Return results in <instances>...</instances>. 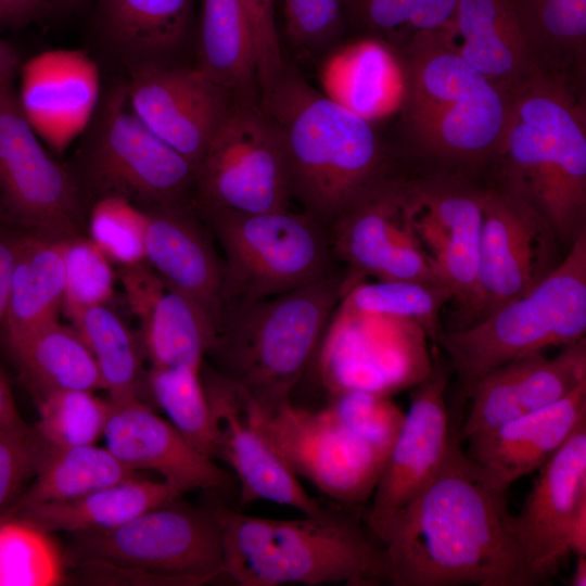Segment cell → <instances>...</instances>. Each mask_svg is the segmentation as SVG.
<instances>
[{"mask_svg":"<svg viewBox=\"0 0 586 586\" xmlns=\"http://www.w3.org/2000/svg\"><path fill=\"white\" fill-rule=\"evenodd\" d=\"M116 276L139 321L151 367H201L214 341L209 316L145 262L118 266Z\"/></svg>","mask_w":586,"mask_h":586,"instance_id":"24","label":"cell"},{"mask_svg":"<svg viewBox=\"0 0 586 586\" xmlns=\"http://www.w3.org/2000/svg\"><path fill=\"white\" fill-rule=\"evenodd\" d=\"M319 78L324 94L369 122L388 113L405 91L391 47L372 37L331 54Z\"/></svg>","mask_w":586,"mask_h":586,"instance_id":"32","label":"cell"},{"mask_svg":"<svg viewBox=\"0 0 586 586\" xmlns=\"http://www.w3.org/2000/svg\"><path fill=\"white\" fill-rule=\"evenodd\" d=\"M199 67L225 92L257 81L253 31L239 0H202Z\"/></svg>","mask_w":586,"mask_h":586,"instance_id":"34","label":"cell"},{"mask_svg":"<svg viewBox=\"0 0 586 586\" xmlns=\"http://www.w3.org/2000/svg\"><path fill=\"white\" fill-rule=\"evenodd\" d=\"M129 69L125 88L133 113L196 168L226 111L227 92L199 66L146 63Z\"/></svg>","mask_w":586,"mask_h":586,"instance_id":"19","label":"cell"},{"mask_svg":"<svg viewBox=\"0 0 586 586\" xmlns=\"http://www.w3.org/2000/svg\"><path fill=\"white\" fill-rule=\"evenodd\" d=\"M192 0H97L94 21L106 46L130 67L162 63L183 40Z\"/></svg>","mask_w":586,"mask_h":586,"instance_id":"28","label":"cell"},{"mask_svg":"<svg viewBox=\"0 0 586 586\" xmlns=\"http://www.w3.org/2000/svg\"><path fill=\"white\" fill-rule=\"evenodd\" d=\"M507 489L460 447L380 537L393 586H534L511 528Z\"/></svg>","mask_w":586,"mask_h":586,"instance_id":"1","label":"cell"},{"mask_svg":"<svg viewBox=\"0 0 586 586\" xmlns=\"http://www.w3.org/2000/svg\"><path fill=\"white\" fill-rule=\"evenodd\" d=\"M542 47L582 52L586 42V0H520Z\"/></svg>","mask_w":586,"mask_h":586,"instance_id":"46","label":"cell"},{"mask_svg":"<svg viewBox=\"0 0 586 586\" xmlns=\"http://www.w3.org/2000/svg\"><path fill=\"white\" fill-rule=\"evenodd\" d=\"M426 336L415 321L355 311L339 302L313 358L318 380L328 397L348 391L392 396L415 387L434 365Z\"/></svg>","mask_w":586,"mask_h":586,"instance_id":"14","label":"cell"},{"mask_svg":"<svg viewBox=\"0 0 586 586\" xmlns=\"http://www.w3.org/2000/svg\"><path fill=\"white\" fill-rule=\"evenodd\" d=\"M64 241L22 233L2 326L7 345L59 320L65 291Z\"/></svg>","mask_w":586,"mask_h":586,"instance_id":"31","label":"cell"},{"mask_svg":"<svg viewBox=\"0 0 586 586\" xmlns=\"http://www.w3.org/2000/svg\"><path fill=\"white\" fill-rule=\"evenodd\" d=\"M199 215L224 253L221 306L277 296L339 271L328 228L304 212Z\"/></svg>","mask_w":586,"mask_h":586,"instance_id":"10","label":"cell"},{"mask_svg":"<svg viewBox=\"0 0 586 586\" xmlns=\"http://www.w3.org/2000/svg\"><path fill=\"white\" fill-rule=\"evenodd\" d=\"M569 549L576 556H586V504L578 509L571 524Z\"/></svg>","mask_w":586,"mask_h":586,"instance_id":"52","label":"cell"},{"mask_svg":"<svg viewBox=\"0 0 586 586\" xmlns=\"http://www.w3.org/2000/svg\"><path fill=\"white\" fill-rule=\"evenodd\" d=\"M328 399V406L345 425L372 445L391 450L405 418L391 396L348 391Z\"/></svg>","mask_w":586,"mask_h":586,"instance_id":"45","label":"cell"},{"mask_svg":"<svg viewBox=\"0 0 586 586\" xmlns=\"http://www.w3.org/2000/svg\"><path fill=\"white\" fill-rule=\"evenodd\" d=\"M21 69L20 59L15 50L0 40V86L13 84V79Z\"/></svg>","mask_w":586,"mask_h":586,"instance_id":"53","label":"cell"},{"mask_svg":"<svg viewBox=\"0 0 586 586\" xmlns=\"http://www.w3.org/2000/svg\"><path fill=\"white\" fill-rule=\"evenodd\" d=\"M103 437L124 464L137 472H155L182 494L225 492L233 484L229 471L198 451L140 397L111 402Z\"/></svg>","mask_w":586,"mask_h":586,"instance_id":"22","label":"cell"},{"mask_svg":"<svg viewBox=\"0 0 586 586\" xmlns=\"http://www.w3.org/2000/svg\"><path fill=\"white\" fill-rule=\"evenodd\" d=\"M219 528L224 575L241 586H375L388 583L383 546L349 507H324L298 519L249 515L208 506Z\"/></svg>","mask_w":586,"mask_h":586,"instance_id":"3","label":"cell"},{"mask_svg":"<svg viewBox=\"0 0 586 586\" xmlns=\"http://www.w3.org/2000/svg\"><path fill=\"white\" fill-rule=\"evenodd\" d=\"M344 293L339 270L277 296L226 303L205 357L257 407L290 400Z\"/></svg>","mask_w":586,"mask_h":586,"instance_id":"5","label":"cell"},{"mask_svg":"<svg viewBox=\"0 0 586 586\" xmlns=\"http://www.w3.org/2000/svg\"><path fill=\"white\" fill-rule=\"evenodd\" d=\"M64 266L63 309L67 316L90 306L107 305L116 275L112 262L89 237L64 241Z\"/></svg>","mask_w":586,"mask_h":586,"instance_id":"43","label":"cell"},{"mask_svg":"<svg viewBox=\"0 0 586 586\" xmlns=\"http://www.w3.org/2000/svg\"><path fill=\"white\" fill-rule=\"evenodd\" d=\"M586 332V229L530 292L462 328L442 330L463 399L484 374L506 362L565 346Z\"/></svg>","mask_w":586,"mask_h":586,"instance_id":"6","label":"cell"},{"mask_svg":"<svg viewBox=\"0 0 586 586\" xmlns=\"http://www.w3.org/2000/svg\"><path fill=\"white\" fill-rule=\"evenodd\" d=\"M48 450L35 426L23 419L0 429V517L15 507Z\"/></svg>","mask_w":586,"mask_h":586,"instance_id":"44","label":"cell"},{"mask_svg":"<svg viewBox=\"0 0 586 586\" xmlns=\"http://www.w3.org/2000/svg\"><path fill=\"white\" fill-rule=\"evenodd\" d=\"M215 431V460L224 461L240 484L242 507L258 500L289 506L315 514L323 506L302 486L300 479L245 412L238 385L211 366L201 367Z\"/></svg>","mask_w":586,"mask_h":586,"instance_id":"17","label":"cell"},{"mask_svg":"<svg viewBox=\"0 0 586 586\" xmlns=\"http://www.w3.org/2000/svg\"><path fill=\"white\" fill-rule=\"evenodd\" d=\"M87 231L117 266L144 262L145 213L129 201L115 196L93 201Z\"/></svg>","mask_w":586,"mask_h":586,"instance_id":"42","label":"cell"},{"mask_svg":"<svg viewBox=\"0 0 586 586\" xmlns=\"http://www.w3.org/2000/svg\"><path fill=\"white\" fill-rule=\"evenodd\" d=\"M51 0H0V27H17L39 17Z\"/></svg>","mask_w":586,"mask_h":586,"instance_id":"50","label":"cell"},{"mask_svg":"<svg viewBox=\"0 0 586 586\" xmlns=\"http://www.w3.org/2000/svg\"><path fill=\"white\" fill-rule=\"evenodd\" d=\"M178 499L110 532L77 535L78 563L103 582L189 586L224 576L220 533L212 511Z\"/></svg>","mask_w":586,"mask_h":586,"instance_id":"8","label":"cell"},{"mask_svg":"<svg viewBox=\"0 0 586 586\" xmlns=\"http://www.w3.org/2000/svg\"><path fill=\"white\" fill-rule=\"evenodd\" d=\"M262 107L280 137L291 200L328 230L388 179L370 122L293 72L262 95Z\"/></svg>","mask_w":586,"mask_h":586,"instance_id":"2","label":"cell"},{"mask_svg":"<svg viewBox=\"0 0 586 586\" xmlns=\"http://www.w3.org/2000/svg\"><path fill=\"white\" fill-rule=\"evenodd\" d=\"M201 367H150L143 382L171 425L198 451L215 460V431Z\"/></svg>","mask_w":586,"mask_h":586,"instance_id":"38","label":"cell"},{"mask_svg":"<svg viewBox=\"0 0 586 586\" xmlns=\"http://www.w3.org/2000/svg\"><path fill=\"white\" fill-rule=\"evenodd\" d=\"M38 421L34 425L50 448L92 445L103 436L111 402L78 388L36 394Z\"/></svg>","mask_w":586,"mask_h":586,"instance_id":"41","label":"cell"},{"mask_svg":"<svg viewBox=\"0 0 586 586\" xmlns=\"http://www.w3.org/2000/svg\"><path fill=\"white\" fill-rule=\"evenodd\" d=\"M448 301L451 293L442 283L377 280L352 286L340 304L355 311L415 321L436 341L442 331L440 311Z\"/></svg>","mask_w":586,"mask_h":586,"instance_id":"40","label":"cell"},{"mask_svg":"<svg viewBox=\"0 0 586 586\" xmlns=\"http://www.w3.org/2000/svg\"><path fill=\"white\" fill-rule=\"evenodd\" d=\"M291 202L278 130L264 109L227 105L196 166L194 208L258 214Z\"/></svg>","mask_w":586,"mask_h":586,"instance_id":"13","label":"cell"},{"mask_svg":"<svg viewBox=\"0 0 586 586\" xmlns=\"http://www.w3.org/2000/svg\"><path fill=\"white\" fill-rule=\"evenodd\" d=\"M586 421V382L542 409L476 433L468 457L501 488L538 470Z\"/></svg>","mask_w":586,"mask_h":586,"instance_id":"27","label":"cell"},{"mask_svg":"<svg viewBox=\"0 0 586 586\" xmlns=\"http://www.w3.org/2000/svg\"><path fill=\"white\" fill-rule=\"evenodd\" d=\"M72 1H81V0H72Z\"/></svg>","mask_w":586,"mask_h":586,"instance_id":"55","label":"cell"},{"mask_svg":"<svg viewBox=\"0 0 586 586\" xmlns=\"http://www.w3.org/2000/svg\"><path fill=\"white\" fill-rule=\"evenodd\" d=\"M342 12L341 0H284L286 35L301 49H316L335 34Z\"/></svg>","mask_w":586,"mask_h":586,"instance_id":"47","label":"cell"},{"mask_svg":"<svg viewBox=\"0 0 586 586\" xmlns=\"http://www.w3.org/2000/svg\"><path fill=\"white\" fill-rule=\"evenodd\" d=\"M82 135L71 171L84 196L122 198L142 209L194 207L195 166L138 118L125 85L106 91Z\"/></svg>","mask_w":586,"mask_h":586,"instance_id":"9","label":"cell"},{"mask_svg":"<svg viewBox=\"0 0 586 586\" xmlns=\"http://www.w3.org/2000/svg\"><path fill=\"white\" fill-rule=\"evenodd\" d=\"M0 224L59 241L87 230L78 182L26 120L13 84L0 86Z\"/></svg>","mask_w":586,"mask_h":586,"instance_id":"12","label":"cell"},{"mask_svg":"<svg viewBox=\"0 0 586 586\" xmlns=\"http://www.w3.org/2000/svg\"><path fill=\"white\" fill-rule=\"evenodd\" d=\"M557 241L550 225L525 201L502 188L483 191L477 293L466 326L535 288L560 263Z\"/></svg>","mask_w":586,"mask_h":586,"instance_id":"15","label":"cell"},{"mask_svg":"<svg viewBox=\"0 0 586 586\" xmlns=\"http://www.w3.org/2000/svg\"><path fill=\"white\" fill-rule=\"evenodd\" d=\"M353 22L388 47L407 51L436 37L450 20L457 0H341Z\"/></svg>","mask_w":586,"mask_h":586,"instance_id":"37","label":"cell"},{"mask_svg":"<svg viewBox=\"0 0 586 586\" xmlns=\"http://www.w3.org/2000/svg\"><path fill=\"white\" fill-rule=\"evenodd\" d=\"M143 211L144 262L170 286L196 303L215 326L222 304V259L209 228L204 227L193 206Z\"/></svg>","mask_w":586,"mask_h":586,"instance_id":"26","label":"cell"},{"mask_svg":"<svg viewBox=\"0 0 586 586\" xmlns=\"http://www.w3.org/2000/svg\"><path fill=\"white\" fill-rule=\"evenodd\" d=\"M586 382L585 337L563 346L552 358L535 354L496 367L468 393L470 410L460 440L549 406Z\"/></svg>","mask_w":586,"mask_h":586,"instance_id":"23","label":"cell"},{"mask_svg":"<svg viewBox=\"0 0 586 586\" xmlns=\"http://www.w3.org/2000/svg\"><path fill=\"white\" fill-rule=\"evenodd\" d=\"M7 346L35 395L65 388L102 390L86 344L73 327L59 320Z\"/></svg>","mask_w":586,"mask_h":586,"instance_id":"33","label":"cell"},{"mask_svg":"<svg viewBox=\"0 0 586 586\" xmlns=\"http://www.w3.org/2000/svg\"><path fill=\"white\" fill-rule=\"evenodd\" d=\"M138 475L106 447L95 444L49 447L33 482L11 512L36 505L73 500Z\"/></svg>","mask_w":586,"mask_h":586,"instance_id":"35","label":"cell"},{"mask_svg":"<svg viewBox=\"0 0 586 586\" xmlns=\"http://www.w3.org/2000/svg\"><path fill=\"white\" fill-rule=\"evenodd\" d=\"M16 93L33 130L61 155L90 125L101 100V75L85 50H47L21 66Z\"/></svg>","mask_w":586,"mask_h":586,"instance_id":"21","label":"cell"},{"mask_svg":"<svg viewBox=\"0 0 586 586\" xmlns=\"http://www.w3.org/2000/svg\"><path fill=\"white\" fill-rule=\"evenodd\" d=\"M448 374L435 361L430 374L415 386L403 425L364 514L369 532L380 539L392 518L441 471L458 430L446 404Z\"/></svg>","mask_w":586,"mask_h":586,"instance_id":"16","label":"cell"},{"mask_svg":"<svg viewBox=\"0 0 586 586\" xmlns=\"http://www.w3.org/2000/svg\"><path fill=\"white\" fill-rule=\"evenodd\" d=\"M570 582L572 586L586 585V556H577L576 564Z\"/></svg>","mask_w":586,"mask_h":586,"instance_id":"54","label":"cell"},{"mask_svg":"<svg viewBox=\"0 0 586 586\" xmlns=\"http://www.w3.org/2000/svg\"><path fill=\"white\" fill-rule=\"evenodd\" d=\"M415 233L451 300L471 317L477 293L483 191L450 182L406 184Z\"/></svg>","mask_w":586,"mask_h":586,"instance_id":"18","label":"cell"},{"mask_svg":"<svg viewBox=\"0 0 586 586\" xmlns=\"http://www.w3.org/2000/svg\"><path fill=\"white\" fill-rule=\"evenodd\" d=\"M538 471L519 514H511L512 533L536 585L548 583L570 553V527L586 504V421Z\"/></svg>","mask_w":586,"mask_h":586,"instance_id":"20","label":"cell"},{"mask_svg":"<svg viewBox=\"0 0 586 586\" xmlns=\"http://www.w3.org/2000/svg\"><path fill=\"white\" fill-rule=\"evenodd\" d=\"M251 25L257 58L260 93L269 91L285 72L276 26L275 0H239Z\"/></svg>","mask_w":586,"mask_h":586,"instance_id":"48","label":"cell"},{"mask_svg":"<svg viewBox=\"0 0 586 586\" xmlns=\"http://www.w3.org/2000/svg\"><path fill=\"white\" fill-rule=\"evenodd\" d=\"M509 111L496 155L504 187L530 204L571 246L586 229L584 109L540 67L508 90Z\"/></svg>","mask_w":586,"mask_h":586,"instance_id":"4","label":"cell"},{"mask_svg":"<svg viewBox=\"0 0 586 586\" xmlns=\"http://www.w3.org/2000/svg\"><path fill=\"white\" fill-rule=\"evenodd\" d=\"M434 38L505 90L540 67L520 0H457Z\"/></svg>","mask_w":586,"mask_h":586,"instance_id":"25","label":"cell"},{"mask_svg":"<svg viewBox=\"0 0 586 586\" xmlns=\"http://www.w3.org/2000/svg\"><path fill=\"white\" fill-rule=\"evenodd\" d=\"M181 495L179 489L164 480L151 481L138 475L73 500L36 505L15 513L49 533H104Z\"/></svg>","mask_w":586,"mask_h":586,"instance_id":"30","label":"cell"},{"mask_svg":"<svg viewBox=\"0 0 586 586\" xmlns=\"http://www.w3.org/2000/svg\"><path fill=\"white\" fill-rule=\"evenodd\" d=\"M65 578L52 533L15 512L0 517V586H55Z\"/></svg>","mask_w":586,"mask_h":586,"instance_id":"39","label":"cell"},{"mask_svg":"<svg viewBox=\"0 0 586 586\" xmlns=\"http://www.w3.org/2000/svg\"><path fill=\"white\" fill-rule=\"evenodd\" d=\"M405 119L426 155L471 162L496 155L507 123L508 91L437 39L408 50Z\"/></svg>","mask_w":586,"mask_h":586,"instance_id":"7","label":"cell"},{"mask_svg":"<svg viewBox=\"0 0 586 586\" xmlns=\"http://www.w3.org/2000/svg\"><path fill=\"white\" fill-rule=\"evenodd\" d=\"M21 420L9 382L0 371V429Z\"/></svg>","mask_w":586,"mask_h":586,"instance_id":"51","label":"cell"},{"mask_svg":"<svg viewBox=\"0 0 586 586\" xmlns=\"http://www.w3.org/2000/svg\"><path fill=\"white\" fill-rule=\"evenodd\" d=\"M22 233L0 224V329L7 315L12 271Z\"/></svg>","mask_w":586,"mask_h":586,"instance_id":"49","label":"cell"},{"mask_svg":"<svg viewBox=\"0 0 586 586\" xmlns=\"http://www.w3.org/2000/svg\"><path fill=\"white\" fill-rule=\"evenodd\" d=\"M67 317L92 355L109 399L140 397L142 351L123 320L107 305L90 306Z\"/></svg>","mask_w":586,"mask_h":586,"instance_id":"36","label":"cell"},{"mask_svg":"<svg viewBox=\"0 0 586 586\" xmlns=\"http://www.w3.org/2000/svg\"><path fill=\"white\" fill-rule=\"evenodd\" d=\"M241 392L246 415L298 479L343 506L371 499L390 451L351 430L328 404L308 408L290 399L259 408Z\"/></svg>","mask_w":586,"mask_h":586,"instance_id":"11","label":"cell"},{"mask_svg":"<svg viewBox=\"0 0 586 586\" xmlns=\"http://www.w3.org/2000/svg\"><path fill=\"white\" fill-rule=\"evenodd\" d=\"M405 207L406 183L387 179L330 227L334 259L345 267V293L366 277L378 279Z\"/></svg>","mask_w":586,"mask_h":586,"instance_id":"29","label":"cell"}]
</instances>
